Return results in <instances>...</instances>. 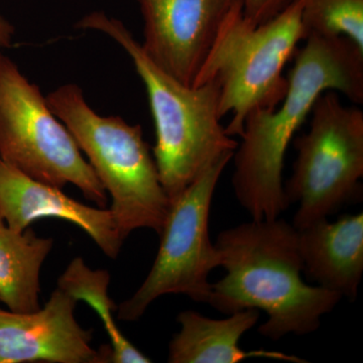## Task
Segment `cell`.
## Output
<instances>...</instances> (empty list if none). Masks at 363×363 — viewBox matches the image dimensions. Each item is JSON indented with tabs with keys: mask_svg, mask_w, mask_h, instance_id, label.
I'll return each instance as SVG.
<instances>
[{
	"mask_svg": "<svg viewBox=\"0 0 363 363\" xmlns=\"http://www.w3.org/2000/svg\"><path fill=\"white\" fill-rule=\"evenodd\" d=\"M45 98L111 198L109 210L121 240L138 229L160 236L172 202L142 126L97 113L75 83L61 85Z\"/></svg>",
	"mask_w": 363,
	"mask_h": 363,
	"instance_id": "cell-4",
	"label": "cell"
},
{
	"mask_svg": "<svg viewBox=\"0 0 363 363\" xmlns=\"http://www.w3.org/2000/svg\"><path fill=\"white\" fill-rule=\"evenodd\" d=\"M0 217L21 233L33 222L57 218L82 229L106 257L116 259L124 241L117 233L109 208L88 206L26 175L0 157Z\"/></svg>",
	"mask_w": 363,
	"mask_h": 363,
	"instance_id": "cell-11",
	"label": "cell"
},
{
	"mask_svg": "<svg viewBox=\"0 0 363 363\" xmlns=\"http://www.w3.org/2000/svg\"><path fill=\"white\" fill-rule=\"evenodd\" d=\"M233 156L222 157L172 201L154 264L136 292L117 307V319L135 322L157 298L185 295L208 304L210 272L220 267V255L209 235L215 189Z\"/></svg>",
	"mask_w": 363,
	"mask_h": 363,
	"instance_id": "cell-8",
	"label": "cell"
},
{
	"mask_svg": "<svg viewBox=\"0 0 363 363\" xmlns=\"http://www.w3.org/2000/svg\"><path fill=\"white\" fill-rule=\"evenodd\" d=\"M76 28L106 35L133 62L149 98L156 131L152 155L171 202L205 169L222 157L233 156L238 143L222 126L216 81L183 84L147 56L123 21L104 11L86 14Z\"/></svg>",
	"mask_w": 363,
	"mask_h": 363,
	"instance_id": "cell-3",
	"label": "cell"
},
{
	"mask_svg": "<svg viewBox=\"0 0 363 363\" xmlns=\"http://www.w3.org/2000/svg\"><path fill=\"white\" fill-rule=\"evenodd\" d=\"M301 40L305 33L297 0L260 25L245 16L242 1L234 6L194 85L218 83L220 116L233 114L227 135L240 138L250 112L281 104L288 90L284 68Z\"/></svg>",
	"mask_w": 363,
	"mask_h": 363,
	"instance_id": "cell-5",
	"label": "cell"
},
{
	"mask_svg": "<svg viewBox=\"0 0 363 363\" xmlns=\"http://www.w3.org/2000/svg\"><path fill=\"white\" fill-rule=\"evenodd\" d=\"M143 52L162 71L194 86L227 16L242 0H136Z\"/></svg>",
	"mask_w": 363,
	"mask_h": 363,
	"instance_id": "cell-9",
	"label": "cell"
},
{
	"mask_svg": "<svg viewBox=\"0 0 363 363\" xmlns=\"http://www.w3.org/2000/svg\"><path fill=\"white\" fill-rule=\"evenodd\" d=\"M305 40L345 37L363 50V0H297Z\"/></svg>",
	"mask_w": 363,
	"mask_h": 363,
	"instance_id": "cell-16",
	"label": "cell"
},
{
	"mask_svg": "<svg viewBox=\"0 0 363 363\" xmlns=\"http://www.w3.org/2000/svg\"><path fill=\"white\" fill-rule=\"evenodd\" d=\"M298 231L303 272L318 286L354 301L363 274L362 212Z\"/></svg>",
	"mask_w": 363,
	"mask_h": 363,
	"instance_id": "cell-12",
	"label": "cell"
},
{
	"mask_svg": "<svg viewBox=\"0 0 363 363\" xmlns=\"http://www.w3.org/2000/svg\"><path fill=\"white\" fill-rule=\"evenodd\" d=\"M286 79L288 90L279 107L248 114L233 157L234 194L252 220L278 218L290 206L284 160L317 98L334 90L362 104L363 50L348 38L310 35Z\"/></svg>",
	"mask_w": 363,
	"mask_h": 363,
	"instance_id": "cell-1",
	"label": "cell"
},
{
	"mask_svg": "<svg viewBox=\"0 0 363 363\" xmlns=\"http://www.w3.org/2000/svg\"><path fill=\"white\" fill-rule=\"evenodd\" d=\"M259 319L257 309H245L226 319H211L187 310L177 317L180 331L169 345V363H238L247 358H269L279 362L305 363L307 360L278 351H245L240 347L243 334Z\"/></svg>",
	"mask_w": 363,
	"mask_h": 363,
	"instance_id": "cell-13",
	"label": "cell"
},
{
	"mask_svg": "<svg viewBox=\"0 0 363 363\" xmlns=\"http://www.w3.org/2000/svg\"><path fill=\"white\" fill-rule=\"evenodd\" d=\"M77 304L57 286L37 311L0 309V363H111V345L93 347V330L76 319Z\"/></svg>",
	"mask_w": 363,
	"mask_h": 363,
	"instance_id": "cell-10",
	"label": "cell"
},
{
	"mask_svg": "<svg viewBox=\"0 0 363 363\" xmlns=\"http://www.w3.org/2000/svg\"><path fill=\"white\" fill-rule=\"evenodd\" d=\"M215 247L226 274L211 284L208 304L225 315L266 312L267 320L259 328L264 337L277 341L289 334L313 333L342 298L303 281L298 231L279 217L221 231Z\"/></svg>",
	"mask_w": 363,
	"mask_h": 363,
	"instance_id": "cell-2",
	"label": "cell"
},
{
	"mask_svg": "<svg viewBox=\"0 0 363 363\" xmlns=\"http://www.w3.org/2000/svg\"><path fill=\"white\" fill-rule=\"evenodd\" d=\"M310 114L309 130L294 142L298 157L284 186L289 204L298 205L292 223L297 230L352 201L363 177V112L327 90Z\"/></svg>",
	"mask_w": 363,
	"mask_h": 363,
	"instance_id": "cell-7",
	"label": "cell"
},
{
	"mask_svg": "<svg viewBox=\"0 0 363 363\" xmlns=\"http://www.w3.org/2000/svg\"><path fill=\"white\" fill-rule=\"evenodd\" d=\"M16 28L4 16L0 14V54L13 45Z\"/></svg>",
	"mask_w": 363,
	"mask_h": 363,
	"instance_id": "cell-18",
	"label": "cell"
},
{
	"mask_svg": "<svg viewBox=\"0 0 363 363\" xmlns=\"http://www.w3.org/2000/svg\"><path fill=\"white\" fill-rule=\"evenodd\" d=\"M109 284L111 274L106 269H91L80 257L71 260L57 281V286L70 293L78 302L84 301L97 313L109 337L111 362H152L117 327L113 315L117 306L109 297Z\"/></svg>",
	"mask_w": 363,
	"mask_h": 363,
	"instance_id": "cell-15",
	"label": "cell"
},
{
	"mask_svg": "<svg viewBox=\"0 0 363 363\" xmlns=\"http://www.w3.org/2000/svg\"><path fill=\"white\" fill-rule=\"evenodd\" d=\"M291 0H242L243 13L255 25L266 23L277 16Z\"/></svg>",
	"mask_w": 363,
	"mask_h": 363,
	"instance_id": "cell-17",
	"label": "cell"
},
{
	"mask_svg": "<svg viewBox=\"0 0 363 363\" xmlns=\"http://www.w3.org/2000/svg\"><path fill=\"white\" fill-rule=\"evenodd\" d=\"M54 247L52 238L32 228L18 233L0 217V302L7 310L28 313L40 308V272Z\"/></svg>",
	"mask_w": 363,
	"mask_h": 363,
	"instance_id": "cell-14",
	"label": "cell"
},
{
	"mask_svg": "<svg viewBox=\"0 0 363 363\" xmlns=\"http://www.w3.org/2000/svg\"><path fill=\"white\" fill-rule=\"evenodd\" d=\"M0 157L35 180L63 190L73 185L97 207L108 195L39 86L0 54Z\"/></svg>",
	"mask_w": 363,
	"mask_h": 363,
	"instance_id": "cell-6",
	"label": "cell"
}]
</instances>
